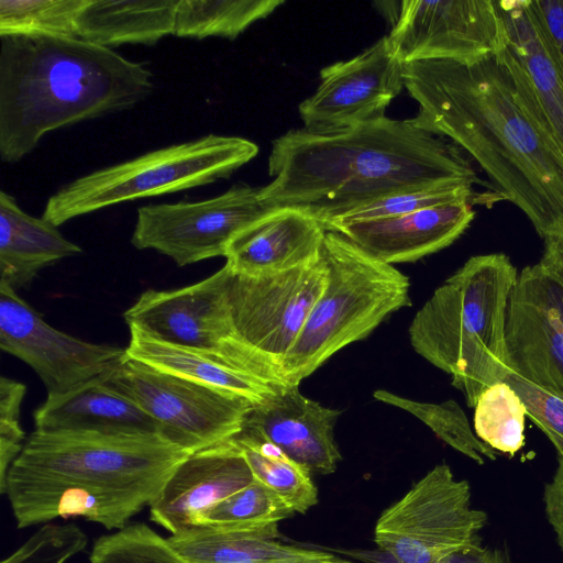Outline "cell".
I'll return each mask as SVG.
<instances>
[{"label": "cell", "instance_id": "6da1fadb", "mask_svg": "<svg viewBox=\"0 0 563 563\" xmlns=\"http://www.w3.org/2000/svg\"><path fill=\"white\" fill-rule=\"evenodd\" d=\"M413 122L449 139L485 172L544 240L563 239V155L521 106L500 58L405 64Z\"/></svg>", "mask_w": 563, "mask_h": 563}, {"label": "cell", "instance_id": "7a4b0ae2", "mask_svg": "<svg viewBox=\"0 0 563 563\" xmlns=\"http://www.w3.org/2000/svg\"><path fill=\"white\" fill-rule=\"evenodd\" d=\"M269 209L291 207L324 224L398 191L463 179L482 183L462 150L411 119L385 115L334 132L291 130L273 141Z\"/></svg>", "mask_w": 563, "mask_h": 563}, {"label": "cell", "instance_id": "3957f363", "mask_svg": "<svg viewBox=\"0 0 563 563\" xmlns=\"http://www.w3.org/2000/svg\"><path fill=\"white\" fill-rule=\"evenodd\" d=\"M190 454L161 434L35 429L1 494L20 529L81 517L120 530Z\"/></svg>", "mask_w": 563, "mask_h": 563}, {"label": "cell", "instance_id": "277c9868", "mask_svg": "<svg viewBox=\"0 0 563 563\" xmlns=\"http://www.w3.org/2000/svg\"><path fill=\"white\" fill-rule=\"evenodd\" d=\"M142 63L79 37H0V156L15 163L60 128L129 109L148 97Z\"/></svg>", "mask_w": 563, "mask_h": 563}, {"label": "cell", "instance_id": "5b68a950", "mask_svg": "<svg viewBox=\"0 0 563 563\" xmlns=\"http://www.w3.org/2000/svg\"><path fill=\"white\" fill-rule=\"evenodd\" d=\"M518 271L504 253L470 257L416 313L413 350L452 376L470 407L508 374L506 318Z\"/></svg>", "mask_w": 563, "mask_h": 563}, {"label": "cell", "instance_id": "8992f818", "mask_svg": "<svg viewBox=\"0 0 563 563\" xmlns=\"http://www.w3.org/2000/svg\"><path fill=\"white\" fill-rule=\"evenodd\" d=\"M321 256L327 283L284 362L286 386H299L338 351L411 305L408 277L341 233L327 231Z\"/></svg>", "mask_w": 563, "mask_h": 563}, {"label": "cell", "instance_id": "52a82bcc", "mask_svg": "<svg viewBox=\"0 0 563 563\" xmlns=\"http://www.w3.org/2000/svg\"><path fill=\"white\" fill-rule=\"evenodd\" d=\"M257 153L250 140L218 134L151 151L73 180L48 198L42 218L59 227L113 205L206 186Z\"/></svg>", "mask_w": 563, "mask_h": 563}, {"label": "cell", "instance_id": "ba28073f", "mask_svg": "<svg viewBox=\"0 0 563 563\" xmlns=\"http://www.w3.org/2000/svg\"><path fill=\"white\" fill-rule=\"evenodd\" d=\"M327 274L322 256L311 265L273 275L252 276L230 268V318L247 373L286 386L284 362L324 289Z\"/></svg>", "mask_w": 563, "mask_h": 563}, {"label": "cell", "instance_id": "9c48e42d", "mask_svg": "<svg viewBox=\"0 0 563 563\" xmlns=\"http://www.w3.org/2000/svg\"><path fill=\"white\" fill-rule=\"evenodd\" d=\"M471 499L468 482L438 464L382 512L374 541L395 563H438L479 542L487 515Z\"/></svg>", "mask_w": 563, "mask_h": 563}, {"label": "cell", "instance_id": "30bf717a", "mask_svg": "<svg viewBox=\"0 0 563 563\" xmlns=\"http://www.w3.org/2000/svg\"><path fill=\"white\" fill-rule=\"evenodd\" d=\"M103 382L131 399L159 426L162 435L190 453L227 442L243 429L253 405L129 358Z\"/></svg>", "mask_w": 563, "mask_h": 563}, {"label": "cell", "instance_id": "8fae6325", "mask_svg": "<svg viewBox=\"0 0 563 563\" xmlns=\"http://www.w3.org/2000/svg\"><path fill=\"white\" fill-rule=\"evenodd\" d=\"M261 188L240 184L206 200L140 207L131 243L166 255L178 266L225 257L232 240L269 211Z\"/></svg>", "mask_w": 563, "mask_h": 563}, {"label": "cell", "instance_id": "7c38bea8", "mask_svg": "<svg viewBox=\"0 0 563 563\" xmlns=\"http://www.w3.org/2000/svg\"><path fill=\"white\" fill-rule=\"evenodd\" d=\"M387 35L396 57L471 62L497 55L506 33L493 0L401 1Z\"/></svg>", "mask_w": 563, "mask_h": 563}, {"label": "cell", "instance_id": "4fadbf2b", "mask_svg": "<svg viewBox=\"0 0 563 563\" xmlns=\"http://www.w3.org/2000/svg\"><path fill=\"white\" fill-rule=\"evenodd\" d=\"M230 267L172 290L147 289L123 313L128 327L173 344L211 354L245 371L229 311Z\"/></svg>", "mask_w": 563, "mask_h": 563}, {"label": "cell", "instance_id": "5bb4252c", "mask_svg": "<svg viewBox=\"0 0 563 563\" xmlns=\"http://www.w3.org/2000/svg\"><path fill=\"white\" fill-rule=\"evenodd\" d=\"M0 349L29 365L47 395L65 394L107 375L125 355V349L87 342L53 328L3 282Z\"/></svg>", "mask_w": 563, "mask_h": 563}, {"label": "cell", "instance_id": "9a60e30c", "mask_svg": "<svg viewBox=\"0 0 563 563\" xmlns=\"http://www.w3.org/2000/svg\"><path fill=\"white\" fill-rule=\"evenodd\" d=\"M506 347L509 372L563 398V280L540 262L518 273Z\"/></svg>", "mask_w": 563, "mask_h": 563}, {"label": "cell", "instance_id": "2e32d148", "mask_svg": "<svg viewBox=\"0 0 563 563\" xmlns=\"http://www.w3.org/2000/svg\"><path fill=\"white\" fill-rule=\"evenodd\" d=\"M404 64L387 36L357 56L321 69V82L299 104L303 129L334 132L384 115L405 87Z\"/></svg>", "mask_w": 563, "mask_h": 563}, {"label": "cell", "instance_id": "e0dca14e", "mask_svg": "<svg viewBox=\"0 0 563 563\" xmlns=\"http://www.w3.org/2000/svg\"><path fill=\"white\" fill-rule=\"evenodd\" d=\"M496 2L506 33L497 56L511 75L521 106L563 155V63L529 0Z\"/></svg>", "mask_w": 563, "mask_h": 563}, {"label": "cell", "instance_id": "ac0fdd59", "mask_svg": "<svg viewBox=\"0 0 563 563\" xmlns=\"http://www.w3.org/2000/svg\"><path fill=\"white\" fill-rule=\"evenodd\" d=\"M235 444L227 442L197 451L184 460L150 506L151 520L179 533L199 526L212 506L254 481Z\"/></svg>", "mask_w": 563, "mask_h": 563}, {"label": "cell", "instance_id": "d6986e66", "mask_svg": "<svg viewBox=\"0 0 563 563\" xmlns=\"http://www.w3.org/2000/svg\"><path fill=\"white\" fill-rule=\"evenodd\" d=\"M338 409L303 396L299 386H284L253 405L244 426L262 434L311 474H332L341 460L334 440Z\"/></svg>", "mask_w": 563, "mask_h": 563}, {"label": "cell", "instance_id": "ffe728a7", "mask_svg": "<svg viewBox=\"0 0 563 563\" xmlns=\"http://www.w3.org/2000/svg\"><path fill=\"white\" fill-rule=\"evenodd\" d=\"M475 211L468 201L431 207L386 219L330 228L386 264L408 263L451 245L470 227Z\"/></svg>", "mask_w": 563, "mask_h": 563}, {"label": "cell", "instance_id": "44dd1931", "mask_svg": "<svg viewBox=\"0 0 563 563\" xmlns=\"http://www.w3.org/2000/svg\"><path fill=\"white\" fill-rule=\"evenodd\" d=\"M327 230L297 208L269 210L230 243L225 264L234 273L260 276L301 268L318 262Z\"/></svg>", "mask_w": 563, "mask_h": 563}, {"label": "cell", "instance_id": "7402d4cb", "mask_svg": "<svg viewBox=\"0 0 563 563\" xmlns=\"http://www.w3.org/2000/svg\"><path fill=\"white\" fill-rule=\"evenodd\" d=\"M37 430H89L106 433L161 434L157 422L103 376L65 394L47 395L33 413Z\"/></svg>", "mask_w": 563, "mask_h": 563}, {"label": "cell", "instance_id": "603a6c76", "mask_svg": "<svg viewBox=\"0 0 563 563\" xmlns=\"http://www.w3.org/2000/svg\"><path fill=\"white\" fill-rule=\"evenodd\" d=\"M278 537V527L202 525L170 534L167 540L190 563H300L333 555L284 543Z\"/></svg>", "mask_w": 563, "mask_h": 563}, {"label": "cell", "instance_id": "cb8c5ba5", "mask_svg": "<svg viewBox=\"0 0 563 563\" xmlns=\"http://www.w3.org/2000/svg\"><path fill=\"white\" fill-rule=\"evenodd\" d=\"M125 356L165 373L240 396L252 405L266 400L284 386L235 368L206 352L155 339L130 325Z\"/></svg>", "mask_w": 563, "mask_h": 563}, {"label": "cell", "instance_id": "d4e9b609", "mask_svg": "<svg viewBox=\"0 0 563 563\" xmlns=\"http://www.w3.org/2000/svg\"><path fill=\"white\" fill-rule=\"evenodd\" d=\"M82 252L57 227L35 218L5 191H0V282L26 287L41 269Z\"/></svg>", "mask_w": 563, "mask_h": 563}, {"label": "cell", "instance_id": "484cf974", "mask_svg": "<svg viewBox=\"0 0 563 563\" xmlns=\"http://www.w3.org/2000/svg\"><path fill=\"white\" fill-rule=\"evenodd\" d=\"M178 0H88L77 20V36L112 48L154 45L174 34Z\"/></svg>", "mask_w": 563, "mask_h": 563}, {"label": "cell", "instance_id": "4316f807", "mask_svg": "<svg viewBox=\"0 0 563 563\" xmlns=\"http://www.w3.org/2000/svg\"><path fill=\"white\" fill-rule=\"evenodd\" d=\"M231 441L244 456L254 478L295 512L305 514L318 503V489L311 473L257 431L243 426Z\"/></svg>", "mask_w": 563, "mask_h": 563}, {"label": "cell", "instance_id": "83f0119b", "mask_svg": "<svg viewBox=\"0 0 563 563\" xmlns=\"http://www.w3.org/2000/svg\"><path fill=\"white\" fill-rule=\"evenodd\" d=\"M282 4L283 0H178L173 35L235 38Z\"/></svg>", "mask_w": 563, "mask_h": 563}, {"label": "cell", "instance_id": "f1b7e54d", "mask_svg": "<svg viewBox=\"0 0 563 563\" xmlns=\"http://www.w3.org/2000/svg\"><path fill=\"white\" fill-rule=\"evenodd\" d=\"M373 396L376 400L410 412L443 442L475 463L483 465L486 460H496V451L476 437L466 415L454 400L450 399L440 404L422 402L384 389L374 391Z\"/></svg>", "mask_w": 563, "mask_h": 563}, {"label": "cell", "instance_id": "f546056e", "mask_svg": "<svg viewBox=\"0 0 563 563\" xmlns=\"http://www.w3.org/2000/svg\"><path fill=\"white\" fill-rule=\"evenodd\" d=\"M476 437L495 451L514 455L525 445L526 407L506 382L487 387L474 407Z\"/></svg>", "mask_w": 563, "mask_h": 563}, {"label": "cell", "instance_id": "4dcf8cb0", "mask_svg": "<svg viewBox=\"0 0 563 563\" xmlns=\"http://www.w3.org/2000/svg\"><path fill=\"white\" fill-rule=\"evenodd\" d=\"M88 0H0V37H78L77 20Z\"/></svg>", "mask_w": 563, "mask_h": 563}, {"label": "cell", "instance_id": "1f68e13d", "mask_svg": "<svg viewBox=\"0 0 563 563\" xmlns=\"http://www.w3.org/2000/svg\"><path fill=\"white\" fill-rule=\"evenodd\" d=\"M473 186L472 181L456 179L398 191L351 210L324 228L328 231L335 225L398 217L457 201L473 205L477 201Z\"/></svg>", "mask_w": 563, "mask_h": 563}, {"label": "cell", "instance_id": "d6a6232c", "mask_svg": "<svg viewBox=\"0 0 563 563\" xmlns=\"http://www.w3.org/2000/svg\"><path fill=\"white\" fill-rule=\"evenodd\" d=\"M296 512L273 490L254 479L207 510L199 526L278 527Z\"/></svg>", "mask_w": 563, "mask_h": 563}, {"label": "cell", "instance_id": "836d02e7", "mask_svg": "<svg viewBox=\"0 0 563 563\" xmlns=\"http://www.w3.org/2000/svg\"><path fill=\"white\" fill-rule=\"evenodd\" d=\"M89 563H190L155 530L144 522L95 540Z\"/></svg>", "mask_w": 563, "mask_h": 563}, {"label": "cell", "instance_id": "e575fe53", "mask_svg": "<svg viewBox=\"0 0 563 563\" xmlns=\"http://www.w3.org/2000/svg\"><path fill=\"white\" fill-rule=\"evenodd\" d=\"M88 544L76 523H45L1 563H66Z\"/></svg>", "mask_w": 563, "mask_h": 563}, {"label": "cell", "instance_id": "d590c367", "mask_svg": "<svg viewBox=\"0 0 563 563\" xmlns=\"http://www.w3.org/2000/svg\"><path fill=\"white\" fill-rule=\"evenodd\" d=\"M503 382L509 384L521 398L527 416L549 438L563 463V398L553 395L508 372Z\"/></svg>", "mask_w": 563, "mask_h": 563}, {"label": "cell", "instance_id": "8d00e7d4", "mask_svg": "<svg viewBox=\"0 0 563 563\" xmlns=\"http://www.w3.org/2000/svg\"><path fill=\"white\" fill-rule=\"evenodd\" d=\"M25 393L24 384L5 376L0 377V493L4 488L10 466L26 441L20 424L21 405Z\"/></svg>", "mask_w": 563, "mask_h": 563}, {"label": "cell", "instance_id": "74e56055", "mask_svg": "<svg viewBox=\"0 0 563 563\" xmlns=\"http://www.w3.org/2000/svg\"><path fill=\"white\" fill-rule=\"evenodd\" d=\"M531 9L563 63V0H529Z\"/></svg>", "mask_w": 563, "mask_h": 563}, {"label": "cell", "instance_id": "f35d334b", "mask_svg": "<svg viewBox=\"0 0 563 563\" xmlns=\"http://www.w3.org/2000/svg\"><path fill=\"white\" fill-rule=\"evenodd\" d=\"M544 511L556 542L563 553V463L558 461V467L551 479L544 485Z\"/></svg>", "mask_w": 563, "mask_h": 563}, {"label": "cell", "instance_id": "ab89813d", "mask_svg": "<svg viewBox=\"0 0 563 563\" xmlns=\"http://www.w3.org/2000/svg\"><path fill=\"white\" fill-rule=\"evenodd\" d=\"M438 563H511V560L504 550L482 547L478 542L449 554Z\"/></svg>", "mask_w": 563, "mask_h": 563}, {"label": "cell", "instance_id": "60d3db41", "mask_svg": "<svg viewBox=\"0 0 563 563\" xmlns=\"http://www.w3.org/2000/svg\"><path fill=\"white\" fill-rule=\"evenodd\" d=\"M539 262L563 280V239H544V250Z\"/></svg>", "mask_w": 563, "mask_h": 563}, {"label": "cell", "instance_id": "b9f144b4", "mask_svg": "<svg viewBox=\"0 0 563 563\" xmlns=\"http://www.w3.org/2000/svg\"><path fill=\"white\" fill-rule=\"evenodd\" d=\"M300 563H351V562H349L346 560L339 559V558L332 555L331 558L324 559V560L300 562Z\"/></svg>", "mask_w": 563, "mask_h": 563}]
</instances>
